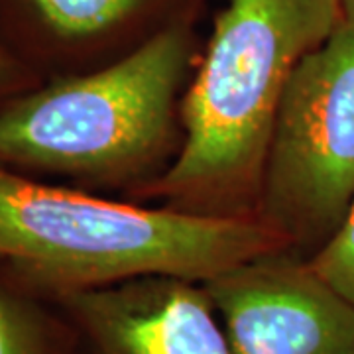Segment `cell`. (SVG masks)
Listing matches in <instances>:
<instances>
[{
  "mask_svg": "<svg viewBox=\"0 0 354 354\" xmlns=\"http://www.w3.org/2000/svg\"><path fill=\"white\" fill-rule=\"evenodd\" d=\"M342 20L341 0H228L181 101V150L124 199L189 215L256 216L288 83Z\"/></svg>",
  "mask_w": 354,
  "mask_h": 354,
  "instance_id": "6da1fadb",
  "label": "cell"
},
{
  "mask_svg": "<svg viewBox=\"0 0 354 354\" xmlns=\"http://www.w3.org/2000/svg\"><path fill=\"white\" fill-rule=\"evenodd\" d=\"M290 252L258 216H203L55 187L0 165V260L50 297L144 276L209 281Z\"/></svg>",
  "mask_w": 354,
  "mask_h": 354,
  "instance_id": "7a4b0ae2",
  "label": "cell"
},
{
  "mask_svg": "<svg viewBox=\"0 0 354 354\" xmlns=\"http://www.w3.org/2000/svg\"><path fill=\"white\" fill-rule=\"evenodd\" d=\"M189 22L113 64L20 95L0 111V165L77 177L128 197L174 164L197 67Z\"/></svg>",
  "mask_w": 354,
  "mask_h": 354,
  "instance_id": "3957f363",
  "label": "cell"
},
{
  "mask_svg": "<svg viewBox=\"0 0 354 354\" xmlns=\"http://www.w3.org/2000/svg\"><path fill=\"white\" fill-rule=\"evenodd\" d=\"M354 201V26L295 67L268 146L256 216L309 258Z\"/></svg>",
  "mask_w": 354,
  "mask_h": 354,
  "instance_id": "277c9868",
  "label": "cell"
},
{
  "mask_svg": "<svg viewBox=\"0 0 354 354\" xmlns=\"http://www.w3.org/2000/svg\"><path fill=\"white\" fill-rule=\"evenodd\" d=\"M232 354H354V305L293 252L205 281Z\"/></svg>",
  "mask_w": 354,
  "mask_h": 354,
  "instance_id": "5b68a950",
  "label": "cell"
},
{
  "mask_svg": "<svg viewBox=\"0 0 354 354\" xmlns=\"http://www.w3.org/2000/svg\"><path fill=\"white\" fill-rule=\"evenodd\" d=\"M55 301L87 354H232L203 281L144 276Z\"/></svg>",
  "mask_w": 354,
  "mask_h": 354,
  "instance_id": "8992f818",
  "label": "cell"
},
{
  "mask_svg": "<svg viewBox=\"0 0 354 354\" xmlns=\"http://www.w3.org/2000/svg\"><path fill=\"white\" fill-rule=\"evenodd\" d=\"M51 38L79 48H111L116 59L156 34L189 22L185 0H24Z\"/></svg>",
  "mask_w": 354,
  "mask_h": 354,
  "instance_id": "52a82bcc",
  "label": "cell"
},
{
  "mask_svg": "<svg viewBox=\"0 0 354 354\" xmlns=\"http://www.w3.org/2000/svg\"><path fill=\"white\" fill-rule=\"evenodd\" d=\"M0 354H67L53 319L32 297L2 281Z\"/></svg>",
  "mask_w": 354,
  "mask_h": 354,
  "instance_id": "ba28073f",
  "label": "cell"
},
{
  "mask_svg": "<svg viewBox=\"0 0 354 354\" xmlns=\"http://www.w3.org/2000/svg\"><path fill=\"white\" fill-rule=\"evenodd\" d=\"M305 260L327 286L354 305V201L335 234Z\"/></svg>",
  "mask_w": 354,
  "mask_h": 354,
  "instance_id": "9c48e42d",
  "label": "cell"
},
{
  "mask_svg": "<svg viewBox=\"0 0 354 354\" xmlns=\"http://www.w3.org/2000/svg\"><path fill=\"white\" fill-rule=\"evenodd\" d=\"M20 79H22L20 69L16 67V64L0 48V93L16 87L20 83Z\"/></svg>",
  "mask_w": 354,
  "mask_h": 354,
  "instance_id": "30bf717a",
  "label": "cell"
},
{
  "mask_svg": "<svg viewBox=\"0 0 354 354\" xmlns=\"http://www.w3.org/2000/svg\"><path fill=\"white\" fill-rule=\"evenodd\" d=\"M342 14H344V20L351 26H354V0H341Z\"/></svg>",
  "mask_w": 354,
  "mask_h": 354,
  "instance_id": "8fae6325",
  "label": "cell"
}]
</instances>
